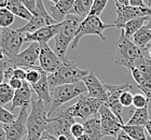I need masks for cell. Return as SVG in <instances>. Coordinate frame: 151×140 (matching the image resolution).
<instances>
[{
    "label": "cell",
    "instance_id": "cell-1",
    "mask_svg": "<svg viewBox=\"0 0 151 140\" xmlns=\"http://www.w3.org/2000/svg\"><path fill=\"white\" fill-rule=\"evenodd\" d=\"M144 52L145 51L129 40V38L124 34V31L121 30V34L116 42L114 65L125 67L129 70L136 67L142 59L146 58L144 56Z\"/></svg>",
    "mask_w": 151,
    "mask_h": 140
},
{
    "label": "cell",
    "instance_id": "cell-2",
    "mask_svg": "<svg viewBox=\"0 0 151 140\" xmlns=\"http://www.w3.org/2000/svg\"><path fill=\"white\" fill-rule=\"evenodd\" d=\"M47 118L45 103L40 99L32 100V110L27 118V135L25 140H40L47 129Z\"/></svg>",
    "mask_w": 151,
    "mask_h": 140
},
{
    "label": "cell",
    "instance_id": "cell-3",
    "mask_svg": "<svg viewBox=\"0 0 151 140\" xmlns=\"http://www.w3.org/2000/svg\"><path fill=\"white\" fill-rule=\"evenodd\" d=\"M88 73H90V71L80 69L76 65V62L68 60V62H64V65L62 66V68L60 70L47 75V82H49L50 90L52 92L57 86L65 85V84L79 83V82L83 81V79Z\"/></svg>",
    "mask_w": 151,
    "mask_h": 140
},
{
    "label": "cell",
    "instance_id": "cell-4",
    "mask_svg": "<svg viewBox=\"0 0 151 140\" xmlns=\"http://www.w3.org/2000/svg\"><path fill=\"white\" fill-rule=\"evenodd\" d=\"M25 42V34L17 29L1 28L0 32V60L11 62L19 53V49Z\"/></svg>",
    "mask_w": 151,
    "mask_h": 140
},
{
    "label": "cell",
    "instance_id": "cell-5",
    "mask_svg": "<svg viewBox=\"0 0 151 140\" xmlns=\"http://www.w3.org/2000/svg\"><path fill=\"white\" fill-rule=\"evenodd\" d=\"M86 90H88L83 81L75 84H65V85H60L54 88L51 92L52 103L47 111V118H51L54 112L58 111L64 103H68L76 97L81 96Z\"/></svg>",
    "mask_w": 151,
    "mask_h": 140
},
{
    "label": "cell",
    "instance_id": "cell-6",
    "mask_svg": "<svg viewBox=\"0 0 151 140\" xmlns=\"http://www.w3.org/2000/svg\"><path fill=\"white\" fill-rule=\"evenodd\" d=\"M114 27L113 24H105L101 19L99 16L95 15H88L86 19H84L81 22L79 29L77 31L75 39H73V43L70 45V47L75 50L79 45V42L81 40L82 37L84 36H88V34H93V36H97L99 37L103 41H106V37L104 36V31L108 28ZM116 28V27H114Z\"/></svg>",
    "mask_w": 151,
    "mask_h": 140
},
{
    "label": "cell",
    "instance_id": "cell-7",
    "mask_svg": "<svg viewBox=\"0 0 151 140\" xmlns=\"http://www.w3.org/2000/svg\"><path fill=\"white\" fill-rule=\"evenodd\" d=\"M103 101L93 98V97L86 96V95H81L78 97L77 103L73 106L68 107L66 109L62 110L65 114H68L73 118H79L86 121L90 116H95L98 114V111L103 106Z\"/></svg>",
    "mask_w": 151,
    "mask_h": 140
},
{
    "label": "cell",
    "instance_id": "cell-8",
    "mask_svg": "<svg viewBox=\"0 0 151 140\" xmlns=\"http://www.w3.org/2000/svg\"><path fill=\"white\" fill-rule=\"evenodd\" d=\"M54 24H57L56 21L47 11L43 4V0H37V6L35 12L32 13V19L28 21L27 24H25L23 27L19 28L17 30L22 34H32L45 26L54 25Z\"/></svg>",
    "mask_w": 151,
    "mask_h": 140
},
{
    "label": "cell",
    "instance_id": "cell-9",
    "mask_svg": "<svg viewBox=\"0 0 151 140\" xmlns=\"http://www.w3.org/2000/svg\"><path fill=\"white\" fill-rule=\"evenodd\" d=\"M76 123L75 118L68 114H65L62 110L58 111V114L54 118H47V125L45 131L53 135L55 137L66 136L70 140H75L71 135V126Z\"/></svg>",
    "mask_w": 151,
    "mask_h": 140
},
{
    "label": "cell",
    "instance_id": "cell-10",
    "mask_svg": "<svg viewBox=\"0 0 151 140\" xmlns=\"http://www.w3.org/2000/svg\"><path fill=\"white\" fill-rule=\"evenodd\" d=\"M116 19H114L112 24L114 25V27L121 30L123 26L132 19L142 17V16H150L151 10L149 6L148 8H138V6L116 4Z\"/></svg>",
    "mask_w": 151,
    "mask_h": 140
},
{
    "label": "cell",
    "instance_id": "cell-11",
    "mask_svg": "<svg viewBox=\"0 0 151 140\" xmlns=\"http://www.w3.org/2000/svg\"><path fill=\"white\" fill-rule=\"evenodd\" d=\"M106 90H107V95L108 99L105 103V105L111 110V111L116 115V118H119V121L124 124L122 118V105L120 103V95L122 94V92L126 90H132V84L129 82H125L123 84H119V85H113V84H106Z\"/></svg>",
    "mask_w": 151,
    "mask_h": 140
},
{
    "label": "cell",
    "instance_id": "cell-12",
    "mask_svg": "<svg viewBox=\"0 0 151 140\" xmlns=\"http://www.w3.org/2000/svg\"><path fill=\"white\" fill-rule=\"evenodd\" d=\"M98 115L101 120V133L104 135V137L108 136V137L116 138V136L121 131V126L123 125L119 121V118H116V115L105 103H103V106L101 107Z\"/></svg>",
    "mask_w": 151,
    "mask_h": 140
},
{
    "label": "cell",
    "instance_id": "cell-13",
    "mask_svg": "<svg viewBox=\"0 0 151 140\" xmlns=\"http://www.w3.org/2000/svg\"><path fill=\"white\" fill-rule=\"evenodd\" d=\"M39 56H40V44L37 42H32L26 50L17 54L15 58L10 62V65L14 68H24L32 69L38 67L39 62Z\"/></svg>",
    "mask_w": 151,
    "mask_h": 140
},
{
    "label": "cell",
    "instance_id": "cell-14",
    "mask_svg": "<svg viewBox=\"0 0 151 140\" xmlns=\"http://www.w3.org/2000/svg\"><path fill=\"white\" fill-rule=\"evenodd\" d=\"M28 108H21L15 122L11 124H2V128L6 131V140H23L27 135V118Z\"/></svg>",
    "mask_w": 151,
    "mask_h": 140
},
{
    "label": "cell",
    "instance_id": "cell-15",
    "mask_svg": "<svg viewBox=\"0 0 151 140\" xmlns=\"http://www.w3.org/2000/svg\"><path fill=\"white\" fill-rule=\"evenodd\" d=\"M63 60L56 55L49 44H40V56H39V67L43 69L47 75H52L62 68Z\"/></svg>",
    "mask_w": 151,
    "mask_h": 140
},
{
    "label": "cell",
    "instance_id": "cell-16",
    "mask_svg": "<svg viewBox=\"0 0 151 140\" xmlns=\"http://www.w3.org/2000/svg\"><path fill=\"white\" fill-rule=\"evenodd\" d=\"M83 82H84L86 90H88V96L96 98V99L103 101L104 103L107 101L108 95H107L106 86H105V83H103L95 75L94 72L90 71V73L83 79Z\"/></svg>",
    "mask_w": 151,
    "mask_h": 140
},
{
    "label": "cell",
    "instance_id": "cell-17",
    "mask_svg": "<svg viewBox=\"0 0 151 140\" xmlns=\"http://www.w3.org/2000/svg\"><path fill=\"white\" fill-rule=\"evenodd\" d=\"M60 23L45 26L35 32L25 34V42H37L39 44L47 43L52 38H55V36L60 32Z\"/></svg>",
    "mask_w": 151,
    "mask_h": 140
},
{
    "label": "cell",
    "instance_id": "cell-18",
    "mask_svg": "<svg viewBox=\"0 0 151 140\" xmlns=\"http://www.w3.org/2000/svg\"><path fill=\"white\" fill-rule=\"evenodd\" d=\"M34 90L32 88V85L27 82H24L23 86L19 90H15L14 97L11 105V110L14 111L16 108H29L32 107V95Z\"/></svg>",
    "mask_w": 151,
    "mask_h": 140
},
{
    "label": "cell",
    "instance_id": "cell-19",
    "mask_svg": "<svg viewBox=\"0 0 151 140\" xmlns=\"http://www.w3.org/2000/svg\"><path fill=\"white\" fill-rule=\"evenodd\" d=\"M75 4V0H60L50 6V15L53 17L56 23L63 22L66 16L71 13Z\"/></svg>",
    "mask_w": 151,
    "mask_h": 140
},
{
    "label": "cell",
    "instance_id": "cell-20",
    "mask_svg": "<svg viewBox=\"0 0 151 140\" xmlns=\"http://www.w3.org/2000/svg\"><path fill=\"white\" fill-rule=\"evenodd\" d=\"M43 70V69H42ZM47 73L45 71H42V75H41L40 81L37 82L36 84L32 85V90L37 94L38 99L42 100L45 106L47 105H50L52 103V97H51V90H50V86H49V82H47Z\"/></svg>",
    "mask_w": 151,
    "mask_h": 140
},
{
    "label": "cell",
    "instance_id": "cell-21",
    "mask_svg": "<svg viewBox=\"0 0 151 140\" xmlns=\"http://www.w3.org/2000/svg\"><path fill=\"white\" fill-rule=\"evenodd\" d=\"M85 134L91 138V140H101L104 138V135L101 133V120L99 115L98 116H92L88 118L83 123Z\"/></svg>",
    "mask_w": 151,
    "mask_h": 140
},
{
    "label": "cell",
    "instance_id": "cell-22",
    "mask_svg": "<svg viewBox=\"0 0 151 140\" xmlns=\"http://www.w3.org/2000/svg\"><path fill=\"white\" fill-rule=\"evenodd\" d=\"M133 42L140 47L142 50L146 51L148 44L151 42V28L147 25L142 26L134 36H133Z\"/></svg>",
    "mask_w": 151,
    "mask_h": 140
},
{
    "label": "cell",
    "instance_id": "cell-23",
    "mask_svg": "<svg viewBox=\"0 0 151 140\" xmlns=\"http://www.w3.org/2000/svg\"><path fill=\"white\" fill-rule=\"evenodd\" d=\"M8 9L15 16L25 21H30L32 17V12L22 3L21 0H9Z\"/></svg>",
    "mask_w": 151,
    "mask_h": 140
},
{
    "label": "cell",
    "instance_id": "cell-24",
    "mask_svg": "<svg viewBox=\"0 0 151 140\" xmlns=\"http://www.w3.org/2000/svg\"><path fill=\"white\" fill-rule=\"evenodd\" d=\"M124 133L133 140H146L147 139V131L145 126H139V125H126L123 124L121 126Z\"/></svg>",
    "mask_w": 151,
    "mask_h": 140
},
{
    "label": "cell",
    "instance_id": "cell-25",
    "mask_svg": "<svg viewBox=\"0 0 151 140\" xmlns=\"http://www.w3.org/2000/svg\"><path fill=\"white\" fill-rule=\"evenodd\" d=\"M94 0H75L73 9L70 14H76L80 16L82 19H86L90 15Z\"/></svg>",
    "mask_w": 151,
    "mask_h": 140
},
{
    "label": "cell",
    "instance_id": "cell-26",
    "mask_svg": "<svg viewBox=\"0 0 151 140\" xmlns=\"http://www.w3.org/2000/svg\"><path fill=\"white\" fill-rule=\"evenodd\" d=\"M148 19L149 16H142V17H138V19H134L126 23L121 30L124 31V34L127 38L133 37L142 26L146 25V23L148 22Z\"/></svg>",
    "mask_w": 151,
    "mask_h": 140
},
{
    "label": "cell",
    "instance_id": "cell-27",
    "mask_svg": "<svg viewBox=\"0 0 151 140\" xmlns=\"http://www.w3.org/2000/svg\"><path fill=\"white\" fill-rule=\"evenodd\" d=\"M150 121L149 116L148 107L142 108V109H136L135 112L133 113L126 125H139V126H146V124Z\"/></svg>",
    "mask_w": 151,
    "mask_h": 140
},
{
    "label": "cell",
    "instance_id": "cell-28",
    "mask_svg": "<svg viewBox=\"0 0 151 140\" xmlns=\"http://www.w3.org/2000/svg\"><path fill=\"white\" fill-rule=\"evenodd\" d=\"M14 94H15V90L10 86L9 83L3 82L2 84H0V106L12 103Z\"/></svg>",
    "mask_w": 151,
    "mask_h": 140
},
{
    "label": "cell",
    "instance_id": "cell-29",
    "mask_svg": "<svg viewBox=\"0 0 151 140\" xmlns=\"http://www.w3.org/2000/svg\"><path fill=\"white\" fill-rule=\"evenodd\" d=\"M137 87L142 90V94L149 100H151V66L150 65H149L148 68L146 69V75L142 82L140 84H138Z\"/></svg>",
    "mask_w": 151,
    "mask_h": 140
},
{
    "label": "cell",
    "instance_id": "cell-30",
    "mask_svg": "<svg viewBox=\"0 0 151 140\" xmlns=\"http://www.w3.org/2000/svg\"><path fill=\"white\" fill-rule=\"evenodd\" d=\"M14 19H15V15L8 8L0 9V27L1 28H10V26L14 23Z\"/></svg>",
    "mask_w": 151,
    "mask_h": 140
},
{
    "label": "cell",
    "instance_id": "cell-31",
    "mask_svg": "<svg viewBox=\"0 0 151 140\" xmlns=\"http://www.w3.org/2000/svg\"><path fill=\"white\" fill-rule=\"evenodd\" d=\"M42 71H43V70H42L39 66H38V67H35V68L27 69V70H26L25 82H27V83L30 84V85L36 84L37 82L40 81L41 75H42Z\"/></svg>",
    "mask_w": 151,
    "mask_h": 140
},
{
    "label": "cell",
    "instance_id": "cell-32",
    "mask_svg": "<svg viewBox=\"0 0 151 140\" xmlns=\"http://www.w3.org/2000/svg\"><path fill=\"white\" fill-rule=\"evenodd\" d=\"M16 118L17 115L13 114L12 112L0 106V124H11L13 122H15Z\"/></svg>",
    "mask_w": 151,
    "mask_h": 140
},
{
    "label": "cell",
    "instance_id": "cell-33",
    "mask_svg": "<svg viewBox=\"0 0 151 140\" xmlns=\"http://www.w3.org/2000/svg\"><path fill=\"white\" fill-rule=\"evenodd\" d=\"M109 0H94L92 10L90 12V15H95V16H101L103 11L105 10L106 6Z\"/></svg>",
    "mask_w": 151,
    "mask_h": 140
},
{
    "label": "cell",
    "instance_id": "cell-34",
    "mask_svg": "<svg viewBox=\"0 0 151 140\" xmlns=\"http://www.w3.org/2000/svg\"><path fill=\"white\" fill-rule=\"evenodd\" d=\"M150 100L144 95V94H135L134 95V99H133V106L136 109H142L145 107H148Z\"/></svg>",
    "mask_w": 151,
    "mask_h": 140
},
{
    "label": "cell",
    "instance_id": "cell-35",
    "mask_svg": "<svg viewBox=\"0 0 151 140\" xmlns=\"http://www.w3.org/2000/svg\"><path fill=\"white\" fill-rule=\"evenodd\" d=\"M133 99H134V95L131 93L129 90H124L120 95V103L122 105L123 108H129L131 106H133Z\"/></svg>",
    "mask_w": 151,
    "mask_h": 140
},
{
    "label": "cell",
    "instance_id": "cell-36",
    "mask_svg": "<svg viewBox=\"0 0 151 140\" xmlns=\"http://www.w3.org/2000/svg\"><path fill=\"white\" fill-rule=\"evenodd\" d=\"M84 134H85V131H84V126H83V124H80V123H77V122H76L75 124L71 126V135H73V137L75 138V139Z\"/></svg>",
    "mask_w": 151,
    "mask_h": 140
},
{
    "label": "cell",
    "instance_id": "cell-37",
    "mask_svg": "<svg viewBox=\"0 0 151 140\" xmlns=\"http://www.w3.org/2000/svg\"><path fill=\"white\" fill-rule=\"evenodd\" d=\"M24 82L25 81H22V80H19V79H16V78H11L8 81V83H9V85L11 87H12L14 90H19L21 87L23 86V84H24Z\"/></svg>",
    "mask_w": 151,
    "mask_h": 140
},
{
    "label": "cell",
    "instance_id": "cell-38",
    "mask_svg": "<svg viewBox=\"0 0 151 140\" xmlns=\"http://www.w3.org/2000/svg\"><path fill=\"white\" fill-rule=\"evenodd\" d=\"M13 78H16V79L22 80V81H25L26 70L24 68H14V70H13Z\"/></svg>",
    "mask_w": 151,
    "mask_h": 140
},
{
    "label": "cell",
    "instance_id": "cell-39",
    "mask_svg": "<svg viewBox=\"0 0 151 140\" xmlns=\"http://www.w3.org/2000/svg\"><path fill=\"white\" fill-rule=\"evenodd\" d=\"M10 66L9 62H2L0 60V84H2L4 82V71H6V67Z\"/></svg>",
    "mask_w": 151,
    "mask_h": 140
},
{
    "label": "cell",
    "instance_id": "cell-40",
    "mask_svg": "<svg viewBox=\"0 0 151 140\" xmlns=\"http://www.w3.org/2000/svg\"><path fill=\"white\" fill-rule=\"evenodd\" d=\"M129 6H138V8H148L144 0H129Z\"/></svg>",
    "mask_w": 151,
    "mask_h": 140
},
{
    "label": "cell",
    "instance_id": "cell-41",
    "mask_svg": "<svg viewBox=\"0 0 151 140\" xmlns=\"http://www.w3.org/2000/svg\"><path fill=\"white\" fill-rule=\"evenodd\" d=\"M40 140H58L55 136H53V135L49 134L47 131H44L43 134H42V136H41Z\"/></svg>",
    "mask_w": 151,
    "mask_h": 140
},
{
    "label": "cell",
    "instance_id": "cell-42",
    "mask_svg": "<svg viewBox=\"0 0 151 140\" xmlns=\"http://www.w3.org/2000/svg\"><path fill=\"white\" fill-rule=\"evenodd\" d=\"M116 140H133V139L131 137H129V136H127V135H126L125 133L121 129V131L119 133V135L116 136Z\"/></svg>",
    "mask_w": 151,
    "mask_h": 140
},
{
    "label": "cell",
    "instance_id": "cell-43",
    "mask_svg": "<svg viewBox=\"0 0 151 140\" xmlns=\"http://www.w3.org/2000/svg\"><path fill=\"white\" fill-rule=\"evenodd\" d=\"M114 3L120 6H129V0H114Z\"/></svg>",
    "mask_w": 151,
    "mask_h": 140
},
{
    "label": "cell",
    "instance_id": "cell-44",
    "mask_svg": "<svg viewBox=\"0 0 151 140\" xmlns=\"http://www.w3.org/2000/svg\"><path fill=\"white\" fill-rule=\"evenodd\" d=\"M9 0H0V9H6L8 8Z\"/></svg>",
    "mask_w": 151,
    "mask_h": 140
},
{
    "label": "cell",
    "instance_id": "cell-45",
    "mask_svg": "<svg viewBox=\"0 0 151 140\" xmlns=\"http://www.w3.org/2000/svg\"><path fill=\"white\" fill-rule=\"evenodd\" d=\"M0 140H6V131L2 127H0Z\"/></svg>",
    "mask_w": 151,
    "mask_h": 140
},
{
    "label": "cell",
    "instance_id": "cell-46",
    "mask_svg": "<svg viewBox=\"0 0 151 140\" xmlns=\"http://www.w3.org/2000/svg\"><path fill=\"white\" fill-rule=\"evenodd\" d=\"M145 127H146V131H147V133H148L149 136L151 137V120L148 122V123H147V124H146Z\"/></svg>",
    "mask_w": 151,
    "mask_h": 140
},
{
    "label": "cell",
    "instance_id": "cell-47",
    "mask_svg": "<svg viewBox=\"0 0 151 140\" xmlns=\"http://www.w3.org/2000/svg\"><path fill=\"white\" fill-rule=\"evenodd\" d=\"M75 140H91V138L88 137L86 134H84V135H82V136H80V137L76 138Z\"/></svg>",
    "mask_w": 151,
    "mask_h": 140
},
{
    "label": "cell",
    "instance_id": "cell-48",
    "mask_svg": "<svg viewBox=\"0 0 151 140\" xmlns=\"http://www.w3.org/2000/svg\"><path fill=\"white\" fill-rule=\"evenodd\" d=\"M146 25L148 26V27H150V28H151V15L149 16V19H148V22L146 23Z\"/></svg>",
    "mask_w": 151,
    "mask_h": 140
},
{
    "label": "cell",
    "instance_id": "cell-49",
    "mask_svg": "<svg viewBox=\"0 0 151 140\" xmlns=\"http://www.w3.org/2000/svg\"><path fill=\"white\" fill-rule=\"evenodd\" d=\"M147 52H148L149 57H150V60H151V47H149V49H147Z\"/></svg>",
    "mask_w": 151,
    "mask_h": 140
},
{
    "label": "cell",
    "instance_id": "cell-50",
    "mask_svg": "<svg viewBox=\"0 0 151 140\" xmlns=\"http://www.w3.org/2000/svg\"><path fill=\"white\" fill-rule=\"evenodd\" d=\"M49 1H52V2H53V3H56V2H58L60 0H49Z\"/></svg>",
    "mask_w": 151,
    "mask_h": 140
},
{
    "label": "cell",
    "instance_id": "cell-51",
    "mask_svg": "<svg viewBox=\"0 0 151 140\" xmlns=\"http://www.w3.org/2000/svg\"><path fill=\"white\" fill-rule=\"evenodd\" d=\"M146 140H151V137H150V136H149V134L147 135V139H146Z\"/></svg>",
    "mask_w": 151,
    "mask_h": 140
},
{
    "label": "cell",
    "instance_id": "cell-52",
    "mask_svg": "<svg viewBox=\"0 0 151 140\" xmlns=\"http://www.w3.org/2000/svg\"><path fill=\"white\" fill-rule=\"evenodd\" d=\"M147 62H148V64L151 66V60H150V59H147Z\"/></svg>",
    "mask_w": 151,
    "mask_h": 140
},
{
    "label": "cell",
    "instance_id": "cell-53",
    "mask_svg": "<svg viewBox=\"0 0 151 140\" xmlns=\"http://www.w3.org/2000/svg\"><path fill=\"white\" fill-rule=\"evenodd\" d=\"M149 47H151V42L148 44V47H147V49H149ZM146 51H147V50H146Z\"/></svg>",
    "mask_w": 151,
    "mask_h": 140
},
{
    "label": "cell",
    "instance_id": "cell-54",
    "mask_svg": "<svg viewBox=\"0 0 151 140\" xmlns=\"http://www.w3.org/2000/svg\"><path fill=\"white\" fill-rule=\"evenodd\" d=\"M150 4H151V0H149V2H148V6H150Z\"/></svg>",
    "mask_w": 151,
    "mask_h": 140
},
{
    "label": "cell",
    "instance_id": "cell-55",
    "mask_svg": "<svg viewBox=\"0 0 151 140\" xmlns=\"http://www.w3.org/2000/svg\"><path fill=\"white\" fill-rule=\"evenodd\" d=\"M0 127H2V124H0Z\"/></svg>",
    "mask_w": 151,
    "mask_h": 140
},
{
    "label": "cell",
    "instance_id": "cell-56",
    "mask_svg": "<svg viewBox=\"0 0 151 140\" xmlns=\"http://www.w3.org/2000/svg\"><path fill=\"white\" fill-rule=\"evenodd\" d=\"M149 8H150V10H151V4H150V6H149Z\"/></svg>",
    "mask_w": 151,
    "mask_h": 140
},
{
    "label": "cell",
    "instance_id": "cell-57",
    "mask_svg": "<svg viewBox=\"0 0 151 140\" xmlns=\"http://www.w3.org/2000/svg\"><path fill=\"white\" fill-rule=\"evenodd\" d=\"M0 32H1V27H0Z\"/></svg>",
    "mask_w": 151,
    "mask_h": 140
}]
</instances>
